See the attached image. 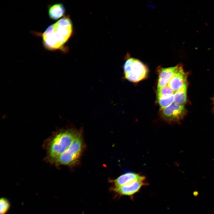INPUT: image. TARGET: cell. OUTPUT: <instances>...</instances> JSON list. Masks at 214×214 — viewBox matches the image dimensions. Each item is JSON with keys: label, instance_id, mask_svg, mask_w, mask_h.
<instances>
[{"label": "cell", "instance_id": "obj_1", "mask_svg": "<svg viewBox=\"0 0 214 214\" xmlns=\"http://www.w3.org/2000/svg\"><path fill=\"white\" fill-rule=\"evenodd\" d=\"M73 26L69 17H64L50 25L42 33L33 32L41 37L44 47L50 51H64V45L71 37Z\"/></svg>", "mask_w": 214, "mask_h": 214}, {"label": "cell", "instance_id": "obj_2", "mask_svg": "<svg viewBox=\"0 0 214 214\" xmlns=\"http://www.w3.org/2000/svg\"><path fill=\"white\" fill-rule=\"evenodd\" d=\"M78 135L72 130L57 132L45 142V147L47 154L46 160L54 164L58 158L69 147Z\"/></svg>", "mask_w": 214, "mask_h": 214}, {"label": "cell", "instance_id": "obj_3", "mask_svg": "<svg viewBox=\"0 0 214 214\" xmlns=\"http://www.w3.org/2000/svg\"><path fill=\"white\" fill-rule=\"evenodd\" d=\"M125 78L128 81L137 82L142 80L147 76V67L140 61L133 58L128 59L124 65Z\"/></svg>", "mask_w": 214, "mask_h": 214}, {"label": "cell", "instance_id": "obj_4", "mask_svg": "<svg viewBox=\"0 0 214 214\" xmlns=\"http://www.w3.org/2000/svg\"><path fill=\"white\" fill-rule=\"evenodd\" d=\"M82 147V139L80 136L78 135L69 147L57 159L54 164L57 166L73 164L78 159Z\"/></svg>", "mask_w": 214, "mask_h": 214}, {"label": "cell", "instance_id": "obj_5", "mask_svg": "<svg viewBox=\"0 0 214 214\" xmlns=\"http://www.w3.org/2000/svg\"><path fill=\"white\" fill-rule=\"evenodd\" d=\"M187 111L183 105L173 103L161 110V116L165 121L169 122H175L183 119Z\"/></svg>", "mask_w": 214, "mask_h": 214}, {"label": "cell", "instance_id": "obj_6", "mask_svg": "<svg viewBox=\"0 0 214 214\" xmlns=\"http://www.w3.org/2000/svg\"><path fill=\"white\" fill-rule=\"evenodd\" d=\"M145 180L136 181L129 184L111 188V190L120 196H131L138 192L144 186L146 185Z\"/></svg>", "mask_w": 214, "mask_h": 214}, {"label": "cell", "instance_id": "obj_7", "mask_svg": "<svg viewBox=\"0 0 214 214\" xmlns=\"http://www.w3.org/2000/svg\"><path fill=\"white\" fill-rule=\"evenodd\" d=\"M179 66V64H178L175 66L168 68L159 67L157 90L168 85L169 81L177 72Z\"/></svg>", "mask_w": 214, "mask_h": 214}, {"label": "cell", "instance_id": "obj_8", "mask_svg": "<svg viewBox=\"0 0 214 214\" xmlns=\"http://www.w3.org/2000/svg\"><path fill=\"white\" fill-rule=\"evenodd\" d=\"M187 75L184 71L183 67L179 64L175 74L169 81L168 86L174 92L181 89L186 83Z\"/></svg>", "mask_w": 214, "mask_h": 214}, {"label": "cell", "instance_id": "obj_9", "mask_svg": "<svg viewBox=\"0 0 214 214\" xmlns=\"http://www.w3.org/2000/svg\"><path fill=\"white\" fill-rule=\"evenodd\" d=\"M145 177L139 174L132 172H126L112 181L114 187L125 185L139 180H145Z\"/></svg>", "mask_w": 214, "mask_h": 214}, {"label": "cell", "instance_id": "obj_10", "mask_svg": "<svg viewBox=\"0 0 214 214\" xmlns=\"http://www.w3.org/2000/svg\"><path fill=\"white\" fill-rule=\"evenodd\" d=\"M48 9L49 17L53 20L60 18L65 12V8L62 3H57L49 5Z\"/></svg>", "mask_w": 214, "mask_h": 214}, {"label": "cell", "instance_id": "obj_11", "mask_svg": "<svg viewBox=\"0 0 214 214\" xmlns=\"http://www.w3.org/2000/svg\"><path fill=\"white\" fill-rule=\"evenodd\" d=\"M187 83L174 94V102L175 103L183 105L186 102L187 98Z\"/></svg>", "mask_w": 214, "mask_h": 214}, {"label": "cell", "instance_id": "obj_12", "mask_svg": "<svg viewBox=\"0 0 214 214\" xmlns=\"http://www.w3.org/2000/svg\"><path fill=\"white\" fill-rule=\"evenodd\" d=\"M174 94L158 99L160 110H161L167 107L173 103Z\"/></svg>", "mask_w": 214, "mask_h": 214}, {"label": "cell", "instance_id": "obj_13", "mask_svg": "<svg viewBox=\"0 0 214 214\" xmlns=\"http://www.w3.org/2000/svg\"><path fill=\"white\" fill-rule=\"evenodd\" d=\"M174 92L168 86H166L160 89L157 90V97L158 99L159 98L167 97L173 94Z\"/></svg>", "mask_w": 214, "mask_h": 214}, {"label": "cell", "instance_id": "obj_14", "mask_svg": "<svg viewBox=\"0 0 214 214\" xmlns=\"http://www.w3.org/2000/svg\"><path fill=\"white\" fill-rule=\"evenodd\" d=\"M10 204L5 198H1L0 200V214H5L9 210Z\"/></svg>", "mask_w": 214, "mask_h": 214}]
</instances>
